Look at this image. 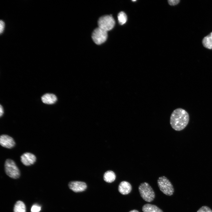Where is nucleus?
Here are the masks:
<instances>
[{
  "label": "nucleus",
  "instance_id": "f257e3e1",
  "mask_svg": "<svg viewBox=\"0 0 212 212\" xmlns=\"http://www.w3.org/2000/svg\"><path fill=\"white\" fill-rule=\"evenodd\" d=\"M189 120V116L188 112L182 108H178L175 110L171 113L170 123L173 129L180 131L187 126Z\"/></svg>",
  "mask_w": 212,
  "mask_h": 212
},
{
  "label": "nucleus",
  "instance_id": "f03ea898",
  "mask_svg": "<svg viewBox=\"0 0 212 212\" xmlns=\"http://www.w3.org/2000/svg\"><path fill=\"white\" fill-rule=\"evenodd\" d=\"M138 190L141 197L145 201L150 202L154 199L155 192L152 187L147 182L141 183L138 187Z\"/></svg>",
  "mask_w": 212,
  "mask_h": 212
},
{
  "label": "nucleus",
  "instance_id": "7ed1b4c3",
  "mask_svg": "<svg viewBox=\"0 0 212 212\" xmlns=\"http://www.w3.org/2000/svg\"><path fill=\"white\" fill-rule=\"evenodd\" d=\"M157 183L160 190L164 194L168 196L173 195L174 192L173 186L166 177H159L157 180Z\"/></svg>",
  "mask_w": 212,
  "mask_h": 212
},
{
  "label": "nucleus",
  "instance_id": "20e7f679",
  "mask_svg": "<svg viewBox=\"0 0 212 212\" xmlns=\"http://www.w3.org/2000/svg\"><path fill=\"white\" fill-rule=\"evenodd\" d=\"M5 171L6 174L13 179H17L20 176V172L15 162L12 160L8 159L4 164Z\"/></svg>",
  "mask_w": 212,
  "mask_h": 212
},
{
  "label": "nucleus",
  "instance_id": "39448f33",
  "mask_svg": "<svg viewBox=\"0 0 212 212\" xmlns=\"http://www.w3.org/2000/svg\"><path fill=\"white\" fill-rule=\"evenodd\" d=\"M115 24V20L111 15L102 16L98 21V27L107 31L112 29Z\"/></svg>",
  "mask_w": 212,
  "mask_h": 212
},
{
  "label": "nucleus",
  "instance_id": "423d86ee",
  "mask_svg": "<svg viewBox=\"0 0 212 212\" xmlns=\"http://www.w3.org/2000/svg\"><path fill=\"white\" fill-rule=\"evenodd\" d=\"M92 38L96 44H100L105 42L107 38V31L99 27L96 28L92 34Z\"/></svg>",
  "mask_w": 212,
  "mask_h": 212
},
{
  "label": "nucleus",
  "instance_id": "0eeeda50",
  "mask_svg": "<svg viewBox=\"0 0 212 212\" xmlns=\"http://www.w3.org/2000/svg\"><path fill=\"white\" fill-rule=\"evenodd\" d=\"M0 144L4 148L11 149L14 146L15 143L11 137L6 135L3 134L0 137Z\"/></svg>",
  "mask_w": 212,
  "mask_h": 212
},
{
  "label": "nucleus",
  "instance_id": "6e6552de",
  "mask_svg": "<svg viewBox=\"0 0 212 212\" xmlns=\"http://www.w3.org/2000/svg\"><path fill=\"white\" fill-rule=\"evenodd\" d=\"M69 188L75 192H80L85 191L87 188L86 183L80 181H72L68 184Z\"/></svg>",
  "mask_w": 212,
  "mask_h": 212
},
{
  "label": "nucleus",
  "instance_id": "1a4fd4ad",
  "mask_svg": "<svg viewBox=\"0 0 212 212\" xmlns=\"http://www.w3.org/2000/svg\"><path fill=\"white\" fill-rule=\"evenodd\" d=\"M21 160L25 165L29 166L33 164L36 161V157L33 154L26 152L20 157Z\"/></svg>",
  "mask_w": 212,
  "mask_h": 212
},
{
  "label": "nucleus",
  "instance_id": "9d476101",
  "mask_svg": "<svg viewBox=\"0 0 212 212\" xmlns=\"http://www.w3.org/2000/svg\"><path fill=\"white\" fill-rule=\"evenodd\" d=\"M132 189V187L130 184L125 181L121 182L118 188L119 192L123 195H126L129 194Z\"/></svg>",
  "mask_w": 212,
  "mask_h": 212
},
{
  "label": "nucleus",
  "instance_id": "9b49d317",
  "mask_svg": "<svg viewBox=\"0 0 212 212\" xmlns=\"http://www.w3.org/2000/svg\"><path fill=\"white\" fill-rule=\"evenodd\" d=\"M41 100L45 104H52L56 102L57 98L54 94L47 93L42 96Z\"/></svg>",
  "mask_w": 212,
  "mask_h": 212
},
{
  "label": "nucleus",
  "instance_id": "f8f14e48",
  "mask_svg": "<svg viewBox=\"0 0 212 212\" xmlns=\"http://www.w3.org/2000/svg\"><path fill=\"white\" fill-rule=\"evenodd\" d=\"M143 212H163L156 206L147 203L144 205L142 208Z\"/></svg>",
  "mask_w": 212,
  "mask_h": 212
},
{
  "label": "nucleus",
  "instance_id": "ddd939ff",
  "mask_svg": "<svg viewBox=\"0 0 212 212\" xmlns=\"http://www.w3.org/2000/svg\"><path fill=\"white\" fill-rule=\"evenodd\" d=\"M115 178L116 175L115 173L111 170L107 171L104 175V180L107 183H111L113 182Z\"/></svg>",
  "mask_w": 212,
  "mask_h": 212
},
{
  "label": "nucleus",
  "instance_id": "4468645a",
  "mask_svg": "<svg viewBox=\"0 0 212 212\" xmlns=\"http://www.w3.org/2000/svg\"><path fill=\"white\" fill-rule=\"evenodd\" d=\"M202 43L206 48L212 49V32L203 39Z\"/></svg>",
  "mask_w": 212,
  "mask_h": 212
},
{
  "label": "nucleus",
  "instance_id": "2eb2a0df",
  "mask_svg": "<svg viewBox=\"0 0 212 212\" xmlns=\"http://www.w3.org/2000/svg\"><path fill=\"white\" fill-rule=\"evenodd\" d=\"M14 212H26V207L24 203L19 201L15 204L14 208Z\"/></svg>",
  "mask_w": 212,
  "mask_h": 212
},
{
  "label": "nucleus",
  "instance_id": "dca6fc26",
  "mask_svg": "<svg viewBox=\"0 0 212 212\" xmlns=\"http://www.w3.org/2000/svg\"><path fill=\"white\" fill-rule=\"evenodd\" d=\"M117 18L119 23L121 25L125 24L127 21V15L123 11H121L118 14Z\"/></svg>",
  "mask_w": 212,
  "mask_h": 212
},
{
  "label": "nucleus",
  "instance_id": "f3484780",
  "mask_svg": "<svg viewBox=\"0 0 212 212\" xmlns=\"http://www.w3.org/2000/svg\"><path fill=\"white\" fill-rule=\"evenodd\" d=\"M196 212H212V210L209 207L204 206L201 207Z\"/></svg>",
  "mask_w": 212,
  "mask_h": 212
},
{
  "label": "nucleus",
  "instance_id": "a211bd4d",
  "mask_svg": "<svg viewBox=\"0 0 212 212\" xmlns=\"http://www.w3.org/2000/svg\"><path fill=\"white\" fill-rule=\"evenodd\" d=\"M41 207L37 205H34L31 208V212H39L41 210Z\"/></svg>",
  "mask_w": 212,
  "mask_h": 212
},
{
  "label": "nucleus",
  "instance_id": "6ab92c4d",
  "mask_svg": "<svg viewBox=\"0 0 212 212\" xmlns=\"http://www.w3.org/2000/svg\"><path fill=\"white\" fill-rule=\"evenodd\" d=\"M5 26V24L2 20L0 21V33L2 34L4 32Z\"/></svg>",
  "mask_w": 212,
  "mask_h": 212
},
{
  "label": "nucleus",
  "instance_id": "aec40b11",
  "mask_svg": "<svg viewBox=\"0 0 212 212\" xmlns=\"http://www.w3.org/2000/svg\"><path fill=\"white\" fill-rule=\"evenodd\" d=\"M169 4L171 6H174L178 4L179 2V0H169L168 1Z\"/></svg>",
  "mask_w": 212,
  "mask_h": 212
},
{
  "label": "nucleus",
  "instance_id": "412c9836",
  "mask_svg": "<svg viewBox=\"0 0 212 212\" xmlns=\"http://www.w3.org/2000/svg\"><path fill=\"white\" fill-rule=\"evenodd\" d=\"M4 113V110L2 106L0 105V116L1 117Z\"/></svg>",
  "mask_w": 212,
  "mask_h": 212
},
{
  "label": "nucleus",
  "instance_id": "4be33fe9",
  "mask_svg": "<svg viewBox=\"0 0 212 212\" xmlns=\"http://www.w3.org/2000/svg\"><path fill=\"white\" fill-rule=\"evenodd\" d=\"M129 212H139L138 210H133L130 211Z\"/></svg>",
  "mask_w": 212,
  "mask_h": 212
},
{
  "label": "nucleus",
  "instance_id": "5701e85b",
  "mask_svg": "<svg viewBox=\"0 0 212 212\" xmlns=\"http://www.w3.org/2000/svg\"><path fill=\"white\" fill-rule=\"evenodd\" d=\"M132 1H136V0H132Z\"/></svg>",
  "mask_w": 212,
  "mask_h": 212
}]
</instances>
